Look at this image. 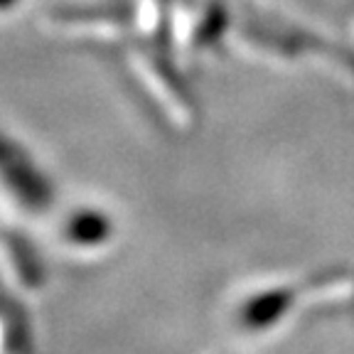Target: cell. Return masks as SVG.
<instances>
[{
    "label": "cell",
    "instance_id": "6da1fadb",
    "mask_svg": "<svg viewBox=\"0 0 354 354\" xmlns=\"http://www.w3.org/2000/svg\"><path fill=\"white\" fill-rule=\"evenodd\" d=\"M0 183L17 205L30 212H44L52 205V185L30 155L0 133Z\"/></svg>",
    "mask_w": 354,
    "mask_h": 354
},
{
    "label": "cell",
    "instance_id": "7a4b0ae2",
    "mask_svg": "<svg viewBox=\"0 0 354 354\" xmlns=\"http://www.w3.org/2000/svg\"><path fill=\"white\" fill-rule=\"evenodd\" d=\"M293 303V290L290 288H268L261 290L254 298H249L241 308L243 322L254 330L261 327H271L273 322H278L283 317L288 308Z\"/></svg>",
    "mask_w": 354,
    "mask_h": 354
},
{
    "label": "cell",
    "instance_id": "3957f363",
    "mask_svg": "<svg viewBox=\"0 0 354 354\" xmlns=\"http://www.w3.org/2000/svg\"><path fill=\"white\" fill-rule=\"evenodd\" d=\"M66 236L79 246H96L111 236V219L101 209H79L66 221Z\"/></svg>",
    "mask_w": 354,
    "mask_h": 354
},
{
    "label": "cell",
    "instance_id": "277c9868",
    "mask_svg": "<svg viewBox=\"0 0 354 354\" xmlns=\"http://www.w3.org/2000/svg\"><path fill=\"white\" fill-rule=\"evenodd\" d=\"M12 3H15V0H0V10H8Z\"/></svg>",
    "mask_w": 354,
    "mask_h": 354
}]
</instances>
